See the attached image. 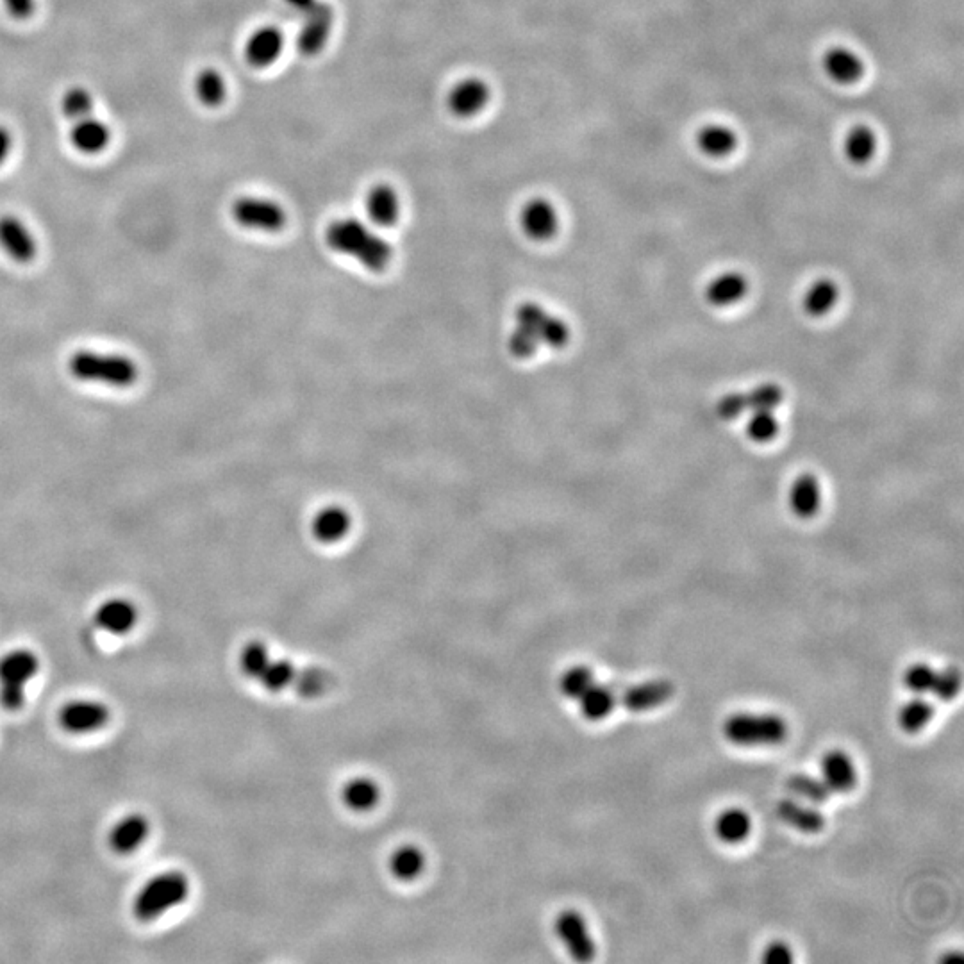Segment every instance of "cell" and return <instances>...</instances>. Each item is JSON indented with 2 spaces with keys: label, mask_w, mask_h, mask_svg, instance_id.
<instances>
[{
  "label": "cell",
  "mask_w": 964,
  "mask_h": 964,
  "mask_svg": "<svg viewBox=\"0 0 964 964\" xmlns=\"http://www.w3.org/2000/svg\"><path fill=\"white\" fill-rule=\"evenodd\" d=\"M188 895L190 881L183 872L159 873L134 898V916L143 923L154 922L170 909L181 906Z\"/></svg>",
  "instance_id": "3957f363"
},
{
  "label": "cell",
  "mask_w": 964,
  "mask_h": 964,
  "mask_svg": "<svg viewBox=\"0 0 964 964\" xmlns=\"http://www.w3.org/2000/svg\"><path fill=\"white\" fill-rule=\"evenodd\" d=\"M581 713L590 722H602L604 718L611 715L616 707L615 691L604 684L593 682L590 690L586 691L579 699Z\"/></svg>",
  "instance_id": "83f0119b"
},
{
  "label": "cell",
  "mask_w": 964,
  "mask_h": 964,
  "mask_svg": "<svg viewBox=\"0 0 964 964\" xmlns=\"http://www.w3.org/2000/svg\"><path fill=\"white\" fill-rule=\"evenodd\" d=\"M0 247L9 258L22 265L31 263L38 254V245L34 241L33 233L15 215L0 217Z\"/></svg>",
  "instance_id": "8fae6325"
},
{
  "label": "cell",
  "mask_w": 964,
  "mask_h": 964,
  "mask_svg": "<svg viewBox=\"0 0 964 964\" xmlns=\"http://www.w3.org/2000/svg\"><path fill=\"white\" fill-rule=\"evenodd\" d=\"M231 213L236 224L261 233H277L286 225L283 206L263 197H240L234 200Z\"/></svg>",
  "instance_id": "52a82bcc"
},
{
  "label": "cell",
  "mask_w": 964,
  "mask_h": 964,
  "mask_svg": "<svg viewBox=\"0 0 964 964\" xmlns=\"http://www.w3.org/2000/svg\"><path fill=\"white\" fill-rule=\"evenodd\" d=\"M283 49L284 34L277 27L266 25L250 34L243 52L250 67L268 68L281 58Z\"/></svg>",
  "instance_id": "4fadbf2b"
},
{
  "label": "cell",
  "mask_w": 964,
  "mask_h": 964,
  "mask_svg": "<svg viewBox=\"0 0 964 964\" xmlns=\"http://www.w3.org/2000/svg\"><path fill=\"white\" fill-rule=\"evenodd\" d=\"M366 213L372 224L379 227L397 224L400 217L399 195L386 184L375 186L366 197Z\"/></svg>",
  "instance_id": "7402d4cb"
},
{
  "label": "cell",
  "mask_w": 964,
  "mask_h": 964,
  "mask_svg": "<svg viewBox=\"0 0 964 964\" xmlns=\"http://www.w3.org/2000/svg\"><path fill=\"white\" fill-rule=\"evenodd\" d=\"M70 143L84 156H97L108 149L111 143V129L100 118L86 117L72 122Z\"/></svg>",
  "instance_id": "2e32d148"
},
{
  "label": "cell",
  "mask_w": 964,
  "mask_h": 964,
  "mask_svg": "<svg viewBox=\"0 0 964 964\" xmlns=\"http://www.w3.org/2000/svg\"><path fill=\"white\" fill-rule=\"evenodd\" d=\"M59 108L68 120L77 122L81 118L92 117L93 111H95V99H93L92 92L86 90L83 86H72L61 95Z\"/></svg>",
  "instance_id": "d590c367"
},
{
  "label": "cell",
  "mask_w": 964,
  "mask_h": 964,
  "mask_svg": "<svg viewBox=\"0 0 964 964\" xmlns=\"http://www.w3.org/2000/svg\"><path fill=\"white\" fill-rule=\"evenodd\" d=\"M752 831L750 816L738 807H729L716 816L715 834L725 845H738L747 840Z\"/></svg>",
  "instance_id": "d4e9b609"
},
{
  "label": "cell",
  "mask_w": 964,
  "mask_h": 964,
  "mask_svg": "<svg viewBox=\"0 0 964 964\" xmlns=\"http://www.w3.org/2000/svg\"><path fill=\"white\" fill-rule=\"evenodd\" d=\"M788 790L793 795H797L800 798H806L809 802L813 804H825L829 802L831 798V790L827 788V784L823 782L822 777H815V775H807V773H795L791 775L788 782H786Z\"/></svg>",
  "instance_id": "8d00e7d4"
},
{
  "label": "cell",
  "mask_w": 964,
  "mask_h": 964,
  "mask_svg": "<svg viewBox=\"0 0 964 964\" xmlns=\"http://www.w3.org/2000/svg\"><path fill=\"white\" fill-rule=\"evenodd\" d=\"M304 22L300 25L297 45L304 56H316L325 49L331 38L334 25V11L324 0H316L311 8L302 13Z\"/></svg>",
  "instance_id": "ba28073f"
},
{
  "label": "cell",
  "mask_w": 964,
  "mask_h": 964,
  "mask_svg": "<svg viewBox=\"0 0 964 964\" xmlns=\"http://www.w3.org/2000/svg\"><path fill=\"white\" fill-rule=\"evenodd\" d=\"M424 868V852L413 845H404L391 854L390 870L399 881H415Z\"/></svg>",
  "instance_id": "d6a6232c"
},
{
  "label": "cell",
  "mask_w": 964,
  "mask_h": 964,
  "mask_svg": "<svg viewBox=\"0 0 964 964\" xmlns=\"http://www.w3.org/2000/svg\"><path fill=\"white\" fill-rule=\"evenodd\" d=\"M779 433V422L773 416V411L757 409L748 418L747 434L748 438L756 443H768Z\"/></svg>",
  "instance_id": "60d3db41"
},
{
  "label": "cell",
  "mask_w": 964,
  "mask_h": 964,
  "mask_svg": "<svg viewBox=\"0 0 964 964\" xmlns=\"http://www.w3.org/2000/svg\"><path fill=\"white\" fill-rule=\"evenodd\" d=\"M556 932L557 938L563 941V945L570 952V956L577 961L588 963L595 957L597 947H595V941L591 940L588 925H586V920L582 918L581 913L572 911V909L563 911L556 918Z\"/></svg>",
  "instance_id": "9c48e42d"
},
{
  "label": "cell",
  "mask_w": 964,
  "mask_h": 964,
  "mask_svg": "<svg viewBox=\"0 0 964 964\" xmlns=\"http://www.w3.org/2000/svg\"><path fill=\"white\" fill-rule=\"evenodd\" d=\"M11 150H13V134L8 127L0 125V167L8 161Z\"/></svg>",
  "instance_id": "c3c4849f"
},
{
  "label": "cell",
  "mask_w": 964,
  "mask_h": 964,
  "mask_svg": "<svg viewBox=\"0 0 964 964\" xmlns=\"http://www.w3.org/2000/svg\"><path fill=\"white\" fill-rule=\"evenodd\" d=\"M723 736L736 747H775L788 738V723L772 713H736L723 722Z\"/></svg>",
  "instance_id": "277c9868"
},
{
  "label": "cell",
  "mask_w": 964,
  "mask_h": 964,
  "mask_svg": "<svg viewBox=\"0 0 964 964\" xmlns=\"http://www.w3.org/2000/svg\"><path fill=\"white\" fill-rule=\"evenodd\" d=\"M70 374L86 383H102L127 388L138 379V366L124 356L97 354V352H77L68 363Z\"/></svg>",
  "instance_id": "5b68a950"
},
{
  "label": "cell",
  "mask_w": 964,
  "mask_h": 964,
  "mask_svg": "<svg viewBox=\"0 0 964 964\" xmlns=\"http://www.w3.org/2000/svg\"><path fill=\"white\" fill-rule=\"evenodd\" d=\"M40 670L31 650H13L0 659V704L6 711H18L25 704V688Z\"/></svg>",
  "instance_id": "8992f818"
},
{
  "label": "cell",
  "mask_w": 964,
  "mask_h": 964,
  "mask_svg": "<svg viewBox=\"0 0 964 964\" xmlns=\"http://www.w3.org/2000/svg\"><path fill=\"white\" fill-rule=\"evenodd\" d=\"M490 99V86L479 77H468L450 90L449 109L459 118L477 117Z\"/></svg>",
  "instance_id": "7c38bea8"
},
{
  "label": "cell",
  "mask_w": 964,
  "mask_h": 964,
  "mask_svg": "<svg viewBox=\"0 0 964 964\" xmlns=\"http://www.w3.org/2000/svg\"><path fill=\"white\" fill-rule=\"evenodd\" d=\"M777 815L782 822L802 834H818L825 827V816L818 809L804 806L793 798H782L777 804Z\"/></svg>",
  "instance_id": "ffe728a7"
},
{
  "label": "cell",
  "mask_w": 964,
  "mask_h": 964,
  "mask_svg": "<svg viewBox=\"0 0 964 964\" xmlns=\"http://www.w3.org/2000/svg\"><path fill=\"white\" fill-rule=\"evenodd\" d=\"M2 4L15 20H27L36 11V0H2Z\"/></svg>",
  "instance_id": "7dc6e473"
},
{
  "label": "cell",
  "mask_w": 964,
  "mask_h": 964,
  "mask_svg": "<svg viewBox=\"0 0 964 964\" xmlns=\"http://www.w3.org/2000/svg\"><path fill=\"white\" fill-rule=\"evenodd\" d=\"M341 797H343V802L349 809L356 811V813H365V811H370L377 806V802L381 798V790L374 781H370L366 777H358V779L345 784V788L341 791Z\"/></svg>",
  "instance_id": "f546056e"
},
{
  "label": "cell",
  "mask_w": 964,
  "mask_h": 964,
  "mask_svg": "<svg viewBox=\"0 0 964 964\" xmlns=\"http://www.w3.org/2000/svg\"><path fill=\"white\" fill-rule=\"evenodd\" d=\"M934 716V706L929 700L916 697V699L906 702L900 713H898V725L906 734H918L922 732Z\"/></svg>",
  "instance_id": "e575fe53"
},
{
  "label": "cell",
  "mask_w": 964,
  "mask_h": 964,
  "mask_svg": "<svg viewBox=\"0 0 964 964\" xmlns=\"http://www.w3.org/2000/svg\"><path fill=\"white\" fill-rule=\"evenodd\" d=\"M788 500H790L791 511L798 518H811L816 515L822 502V490L815 475L804 474L797 477L791 484Z\"/></svg>",
  "instance_id": "603a6c76"
},
{
  "label": "cell",
  "mask_w": 964,
  "mask_h": 964,
  "mask_svg": "<svg viewBox=\"0 0 964 964\" xmlns=\"http://www.w3.org/2000/svg\"><path fill=\"white\" fill-rule=\"evenodd\" d=\"M761 961L766 964H788L793 961V954H791V948L784 941H772L765 948Z\"/></svg>",
  "instance_id": "bcb514c9"
},
{
  "label": "cell",
  "mask_w": 964,
  "mask_h": 964,
  "mask_svg": "<svg viewBox=\"0 0 964 964\" xmlns=\"http://www.w3.org/2000/svg\"><path fill=\"white\" fill-rule=\"evenodd\" d=\"M350 529V516L341 507L322 509L313 520V534L322 543H336L347 536Z\"/></svg>",
  "instance_id": "484cf974"
},
{
  "label": "cell",
  "mask_w": 964,
  "mask_h": 964,
  "mask_svg": "<svg viewBox=\"0 0 964 964\" xmlns=\"http://www.w3.org/2000/svg\"><path fill=\"white\" fill-rule=\"evenodd\" d=\"M138 622V609L125 599L106 600L95 613V624L109 634H127Z\"/></svg>",
  "instance_id": "d6986e66"
},
{
  "label": "cell",
  "mask_w": 964,
  "mask_h": 964,
  "mask_svg": "<svg viewBox=\"0 0 964 964\" xmlns=\"http://www.w3.org/2000/svg\"><path fill=\"white\" fill-rule=\"evenodd\" d=\"M520 224L531 240L547 241L557 233L559 217L549 200L532 199L522 209Z\"/></svg>",
  "instance_id": "9a60e30c"
},
{
  "label": "cell",
  "mask_w": 964,
  "mask_h": 964,
  "mask_svg": "<svg viewBox=\"0 0 964 964\" xmlns=\"http://www.w3.org/2000/svg\"><path fill=\"white\" fill-rule=\"evenodd\" d=\"M697 143L709 158H725L736 149L738 136L727 125H706L700 129Z\"/></svg>",
  "instance_id": "4316f807"
},
{
  "label": "cell",
  "mask_w": 964,
  "mask_h": 964,
  "mask_svg": "<svg viewBox=\"0 0 964 964\" xmlns=\"http://www.w3.org/2000/svg\"><path fill=\"white\" fill-rule=\"evenodd\" d=\"M959 690H961V672L957 666L950 665L936 674L931 693L943 702H950L956 699Z\"/></svg>",
  "instance_id": "7bdbcfd3"
},
{
  "label": "cell",
  "mask_w": 964,
  "mask_h": 964,
  "mask_svg": "<svg viewBox=\"0 0 964 964\" xmlns=\"http://www.w3.org/2000/svg\"><path fill=\"white\" fill-rule=\"evenodd\" d=\"M747 279L738 272H725L715 277L706 288V299L716 308H727L747 295Z\"/></svg>",
  "instance_id": "cb8c5ba5"
},
{
  "label": "cell",
  "mask_w": 964,
  "mask_h": 964,
  "mask_svg": "<svg viewBox=\"0 0 964 964\" xmlns=\"http://www.w3.org/2000/svg\"><path fill=\"white\" fill-rule=\"evenodd\" d=\"M108 722V706L97 700H72L59 711V725L70 734L99 731Z\"/></svg>",
  "instance_id": "30bf717a"
},
{
  "label": "cell",
  "mask_w": 964,
  "mask_h": 964,
  "mask_svg": "<svg viewBox=\"0 0 964 964\" xmlns=\"http://www.w3.org/2000/svg\"><path fill=\"white\" fill-rule=\"evenodd\" d=\"M745 409H748L747 397L741 395V393H729V395H725V397H722L720 402H718V406H716L718 415L725 418V420L738 418V416L743 415Z\"/></svg>",
  "instance_id": "f6af8a7d"
},
{
  "label": "cell",
  "mask_w": 964,
  "mask_h": 964,
  "mask_svg": "<svg viewBox=\"0 0 964 964\" xmlns=\"http://www.w3.org/2000/svg\"><path fill=\"white\" fill-rule=\"evenodd\" d=\"M334 677L329 674L324 668H304V670H297V675H295V681H293V688L299 693L300 697L304 699H318L325 695L327 691L333 688Z\"/></svg>",
  "instance_id": "836d02e7"
},
{
  "label": "cell",
  "mask_w": 964,
  "mask_h": 964,
  "mask_svg": "<svg viewBox=\"0 0 964 964\" xmlns=\"http://www.w3.org/2000/svg\"><path fill=\"white\" fill-rule=\"evenodd\" d=\"M315 2L316 0H286V4H288L291 9L299 11L300 15H302L306 9L311 8Z\"/></svg>",
  "instance_id": "681fc988"
},
{
  "label": "cell",
  "mask_w": 964,
  "mask_h": 964,
  "mask_svg": "<svg viewBox=\"0 0 964 964\" xmlns=\"http://www.w3.org/2000/svg\"><path fill=\"white\" fill-rule=\"evenodd\" d=\"M936 670L927 663H915L909 666L904 674V686L911 693L918 697H923L925 693H931L934 681H936Z\"/></svg>",
  "instance_id": "b9f144b4"
},
{
  "label": "cell",
  "mask_w": 964,
  "mask_h": 964,
  "mask_svg": "<svg viewBox=\"0 0 964 964\" xmlns=\"http://www.w3.org/2000/svg\"><path fill=\"white\" fill-rule=\"evenodd\" d=\"M270 661H272V657H270V652H268L265 643L250 641L249 645H245V649L241 652V672L247 675L249 679L259 681V677L263 675Z\"/></svg>",
  "instance_id": "f35d334b"
},
{
  "label": "cell",
  "mask_w": 964,
  "mask_h": 964,
  "mask_svg": "<svg viewBox=\"0 0 964 964\" xmlns=\"http://www.w3.org/2000/svg\"><path fill=\"white\" fill-rule=\"evenodd\" d=\"M843 150H845V156L852 163L865 165L877 152V136L870 127L857 125L847 134L845 143H843Z\"/></svg>",
  "instance_id": "4dcf8cb0"
},
{
  "label": "cell",
  "mask_w": 964,
  "mask_h": 964,
  "mask_svg": "<svg viewBox=\"0 0 964 964\" xmlns=\"http://www.w3.org/2000/svg\"><path fill=\"white\" fill-rule=\"evenodd\" d=\"M595 682V675L588 666H572L559 679V690L566 699L579 700Z\"/></svg>",
  "instance_id": "74e56055"
},
{
  "label": "cell",
  "mask_w": 964,
  "mask_h": 964,
  "mask_svg": "<svg viewBox=\"0 0 964 964\" xmlns=\"http://www.w3.org/2000/svg\"><path fill=\"white\" fill-rule=\"evenodd\" d=\"M838 297H840L838 286L829 279H820L806 291L802 306L807 315L818 318L832 311L838 302Z\"/></svg>",
  "instance_id": "1f68e13d"
},
{
  "label": "cell",
  "mask_w": 964,
  "mask_h": 964,
  "mask_svg": "<svg viewBox=\"0 0 964 964\" xmlns=\"http://www.w3.org/2000/svg\"><path fill=\"white\" fill-rule=\"evenodd\" d=\"M227 81L217 68H204L195 77V95L202 106L220 108L227 99Z\"/></svg>",
  "instance_id": "f1b7e54d"
},
{
  "label": "cell",
  "mask_w": 964,
  "mask_h": 964,
  "mask_svg": "<svg viewBox=\"0 0 964 964\" xmlns=\"http://www.w3.org/2000/svg\"><path fill=\"white\" fill-rule=\"evenodd\" d=\"M822 779L831 793H850L857 786L856 766L843 750H829L820 761Z\"/></svg>",
  "instance_id": "e0dca14e"
},
{
  "label": "cell",
  "mask_w": 964,
  "mask_h": 964,
  "mask_svg": "<svg viewBox=\"0 0 964 964\" xmlns=\"http://www.w3.org/2000/svg\"><path fill=\"white\" fill-rule=\"evenodd\" d=\"M149 820L140 813L127 815L113 827L109 834V845L117 854H133L149 836Z\"/></svg>",
  "instance_id": "ac0fdd59"
},
{
  "label": "cell",
  "mask_w": 964,
  "mask_h": 964,
  "mask_svg": "<svg viewBox=\"0 0 964 964\" xmlns=\"http://www.w3.org/2000/svg\"><path fill=\"white\" fill-rule=\"evenodd\" d=\"M295 675H297V668L293 666V663L286 661V659H279V661H270L268 666L265 668L263 675L259 677V682L265 686L268 691H283L293 684L295 681Z\"/></svg>",
  "instance_id": "ab89813d"
},
{
  "label": "cell",
  "mask_w": 964,
  "mask_h": 964,
  "mask_svg": "<svg viewBox=\"0 0 964 964\" xmlns=\"http://www.w3.org/2000/svg\"><path fill=\"white\" fill-rule=\"evenodd\" d=\"M674 684L666 679L634 684L622 693V704L631 713H647L674 697Z\"/></svg>",
  "instance_id": "5bb4252c"
},
{
  "label": "cell",
  "mask_w": 964,
  "mask_h": 964,
  "mask_svg": "<svg viewBox=\"0 0 964 964\" xmlns=\"http://www.w3.org/2000/svg\"><path fill=\"white\" fill-rule=\"evenodd\" d=\"M823 68L834 83L854 84L863 77L865 65L854 50L845 47L831 49L823 58Z\"/></svg>",
  "instance_id": "44dd1931"
},
{
  "label": "cell",
  "mask_w": 964,
  "mask_h": 964,
  "mask_svg": "<svg viewBox=\"0 0 964 964\" xmlns=\"http://www.w3.org/2000/svg\"><path fill=\"white\" fill-rule=\"evenodd\" d=\"M325 241L334 252L356 259L370 272H383L393 258L390 243L358 218L334 220L325 231Z\"/></svg>",
  "instance_id": "6da1fadb"
},
{
  "label": "cell",
  "mask_w": 964,
  "mask_h": 964,
  "mask_svg": "<svg viewBox=\"0 0 964 964\" xmlns=\"http://www.w3.org/2000/svg\"><path fill=\"white\" fill-rule=\"evenodd\" d=\"M745 397H747L748 409H752V411H757V409L773 411L781 404L784 395H782V390L777 384L768 383L757 386Z\"/></svg>",
  "instance_id": "ee69618b"
},
{
  "label": "cell",
  "mask_w": 964,
  "mask_h": 964,
  "mask_svg": "<svg viewBox=\"0 0 964 964\" xmlns=\"http://www.w3.org/2000/svg\"><path fill=\"white\" fill-rule=\"evenodd\" d=\"M515 331L509 338V350L518 359L534 356L541 345L552 349L565 347L570 340V329L561 318L550 315L540 304H522L516 309Z\"/></svg>",
  "instance_id": "7a4b0ae2"
}]
</instances>
